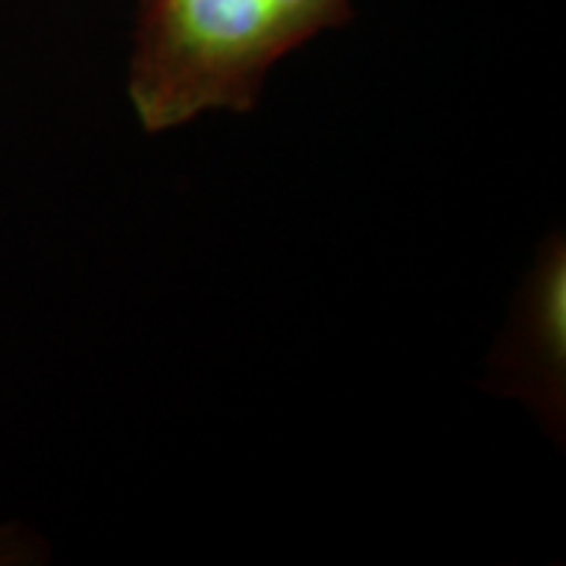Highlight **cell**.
Listing matches in <instances>:
<instances>
[{"label":"cell","mask_w":566,"mask_h":566,"mask_svg":"<svg viewBox=\"0 0 566 566\" xmlns=\"http://www.w3.org/2000/svg\"><path fill=\"white\" fill-rule=\"evenodd\" d=\"M349 20V0H139L126 88L142 129L252 111L274 63Z\"/></svg>","instance_id":"1"},{"label":"cell","mask_w":566,"mask_h":566,"mask_svg":"<svg viewBox=\"0 0 566 566\" xmlns=\"http://www.w3.org/2000/svg\"><path fill=\"white\" fill-rule=\"evenodd\" d=\"M13 560H22V545L13 532H0V564H13Z\"/></svg>","instance_id":"2"}]
</instances>
